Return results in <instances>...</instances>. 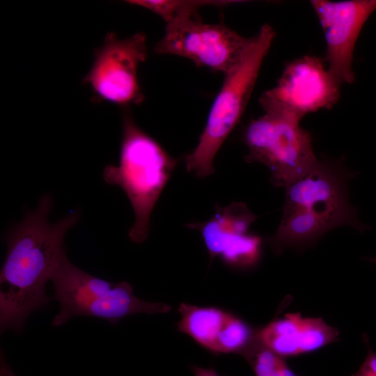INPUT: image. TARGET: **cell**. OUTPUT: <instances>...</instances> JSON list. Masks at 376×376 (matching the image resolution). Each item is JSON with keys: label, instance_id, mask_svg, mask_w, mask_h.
I'll use <instances>...</instances> for the list:
<instances>
[{"label": "cell", "instance_id": "1", "mask_svg": "<svg viewBox=\"0 0 376 376\" xmlns=\"http://www.w3.org/2000/svg\"><path fill=\"white\" fill-rule=\"evenodd\" d=\"M50 195L40 200L6 237L7 251L0 273V329L19 332L27 318L48 306L46 285L66 255L64 238L77 222L75 211L54 224L47 217Z\"/></svg>", "mask_w": 376, "mask_h": 376}, {"label": "cell", "instance_id": "2", "mask_svg": "<svg viewBox=\"0 0 376 376\" xmlns=\"http://www.w3.org/2000/svg\"><path fill=\"white\" fill-rule=\"evenodd\" d=\"M356 175L339 162L318 161L285 186L282 219L275 234L266 240L271 249L279 254L287 247L311 246L339 226L360 233L368 229L348 198L347 181Z\"/></svg>", "mask_w": 376, "mask_h": 376}, {"label": "cell", "instance_id": "3", "mask_svg": "<svg viewBox=\"0 0 376 376\" xmlns=\"http://www.w3.org/2000/svg\"><path fill=\"white\" fill-rule=\"evenodd\" d=\"M176 165L177 160L130 115H124L119 164L107 165L103 178L120 187L131 203L135 221L128 235L133 242L140 244L148 237L152 211Z\"/></svg>", "mask_w": 376, "mask_h": 376}, {"label": "cell", "instance_id": "4", "mask_svg": "<svg viewBox=\"0 0 376 376\" xmlns=\"http://www.w3.org/2000/svg\"><path fill=\"white\" fill-rule=\"evenodd\" d=\"M275 36L276 32L270 25H263L250 38L238 62L225 75L198 143L185 158L188 172L198 178L207 177L214 172V157L240 121Z\"/></svg>", "mask_w": 376, "mask_h": 376}, {"label": "cell", "instance_id": "5", "mask_svg": "<svg viewBox=\"0 0 376 376\" xmlns=\"http://www.w3.org/2000/svg\"><path fill=\"white\" fill-rule=\"evenodd\" d=\"M51 281L52 299L59 303L58 313L52 324L59 327L73 317L101 318L112 324L133 314L165 313L170 305L139 299L127 281L113 283L94 276L74 265L65 255Z\"/></svg>", "mask_w": 376, "mask_h": 376}, {"label": "cell", "instance_id": "6", "mask_svg": "<svg viewBox=\"0 0 376 376\" xmlns=\"http://www.w3.org/2000/svg\"><path fill=\"white\" fill-rule=\"evenodd\" d=\"M244 140L249 150L244 160L265 165L276 187H285L319 161L311 134L288 117L265 113L248 124Z\"/></svg>", "mask_w": 376, "mask_h": 376}, {"label": "cell", "instance_id": "7", "mask_svg": "<svg viewBox=\"0 0 376 376\" xmlns=\"http://www.w3.org/2000/svg\"><path fill=\"white\" fill-rule=\"evenodd\" d=\"M340 85L318 57L304 56L289 63L275 86L259 102L265 113L300 121L307 113L330 109L340 98Z\"/></svg>", "mask_w": 376, "mask_h": 376}, {"label": "cell", "instance_id": "8", "mask_svg": "<svg viewBox=\"0 0 376 376\" xmlns=\"http://www.w3.org/2000/svg\"><path fill=\"white\" fill-rule=\"evenodd\" d=\"M146 37L136 33L119 39L109 33L94 52L92 66L83 79L95 97L118 106L138 105L144 96L138 79V69L147 58Z\"/></svg>", "mask_w": 376, "mask_h": 376}, {"label": "cell", "instance_id": "9", "mask_svg": "<svg viewBox=\"0 0 376 376\" xmlns=\"http://www.w3.org/2000/svg\"><path fill=\"white\" fill-rule=\"evenodd\" d=\"M250 40L224 24L204 23L198 17L166 24L155 45L158 54H172L192 61L197 66L227 74L238 62Z\"/></svg>", "mask_w": 376, "mask_h": 376}, {"label": "cell", "instance_id": "10", "mask_svg": "<svg viewBox=\"0 0 376 376\" xmlns=\"http://www.w3.org/2000/svg\"><path fill=\"white\" fill-rule=\"evenodd\" d=\"M311 4L324 33L328 70L340 86L352 84L354 49L363 24L376 10V0H313Z\"/></svg>", "mask_w": 376, "mask_h": 376}, {"label": "cell", "instance_id": "11", "mask_svg": "<svg viewBox=\"0 0 376 376\" xmlns=\"http://www.w3.org/2000/svg\"><path fill=\"white\" fill-rule=\"evenodd\" d=\"M256 217L245 203L233 202L226 207L217 205L208 221L187 226L199 231L210 261L219 256L231 266L249 268L256 265L261 256V237L249 230Z\"/></svg>", "mask_w": 376, "mask_h": 376}, {"label": "cell", "instance_id": "12", "mask_svg": "<svg viewBox=\"0 0 376 376\" xmlns=\"http://www.w3.org/2000/svg\"><path fill=\"white\" fill-rule=\"evenodd\" d=\"M339 331L322 318H304L300 313H287L256 331V339L283 357L316 351L339 340Z\"/></svg>", "mask_w": 376, "mask_h": 376}, {"label": "cell", "instance_id": "13", "mask_svg": "<svg viewBox=\"0 0 376 376\" xmlns=\"http://www.w3.org/2000/svg\"><path fill=\"white\" fill-rule=\"evenodd\" d=\"M178 311L181 318L178 329L191 336L204 347L214 352L219 335L230 313L213 307H201L182 303Z\"/></svg>", "mask_w": 376, "mask_h": 376}, {"label": "cell", "instance_id": "14", "mask_svg": "<svg viewBox=\"0 0 376 376\" xmlns=\"http://www.w3.org/2000/svg\"><path fill=\"white\" fill-rule=\"evenodd\" d=\"M127 2L150 10L161 17L166 24H169L181 19L198 17V9L204 6H225L238 1L132 0Z\"/></svg>", "mask_w": 376, "mask_h": 376}, {"label": "cell", "instance_id": "15", "mask_svg": "<svg viewBox=\"0 0 376 376\" xmlns=\"http://www.w3.org/2000/svg\"><path fill=\"white\" fill-rule=\"evenodd\" d=\"M240 354L248 361L255 376H297L284 358L262 345L256 337Z\"/></svg>", "mask_w": 376, "mask_h": 376}, {"label": "cell", "instance_id": "16", "mask_svg": "<svg viewBox=\"0 0 376 376\" xmlns=\"http://www.w3.org/2000/svg\"><path fill=\"white\" fill-rule=\"evenodd\" d=\"M363 338L368 347V353L361 366L376 375V354L370 348L368 337L366 334L363 335Z\"/></svg>", "mask_w": 376, "mask_h": 376}, {"label": "cell", "instance_id": "17", "mask_svg": "<svg viewBox=\"0 0 376 376\" xmlns=\"http://www.w3.org/2000/svg\"><path fill=\"white\" fill-rule=\"evenodd\" d=\"M192 371L194 376H219V374L212 368L194 366Z\"/></svg>", "mask_w": 376, "mask_h": 376}, {"label": "cell", "instance_id": "18", "mask_svg": "<svg viewBox=\"0 0 376 376\" xmlns=\"http://www.w3.org/2000/svg\"><path fill=\"white\" fill-rule=\"evenodd\" d=\"M0 376H16L6 362L2 352L0 357Z\"/></svg>", "mask_w": 376, "mask_h": 376}, {"label": "cell", "instance_id": "19", "mask_svg": "<svg viewBox=\"0 0 376 376\" xmlns=\"http://www.w3.org/2000/svg\"><path fill=\"white\" fill-rule=\"evenodd\" d=\"M351 376H376L363 366H361L359 370Z\"/></svg>", "mask_w": 376, "mask_h": 376}, {"label": "cell", "instance_id": "20", "mask_svg": "<svg viewBox=\"0 0 376 376\" xmlns=\"http://www.w3.org/2000/svg\"><path fill=\"white\" fill-rule=\"evenodd\" d=\"M366 259L369 262L376 263V258H366Z\"/></svg>", "mask_w": 376, "mask_h": 376}]
</instances>
